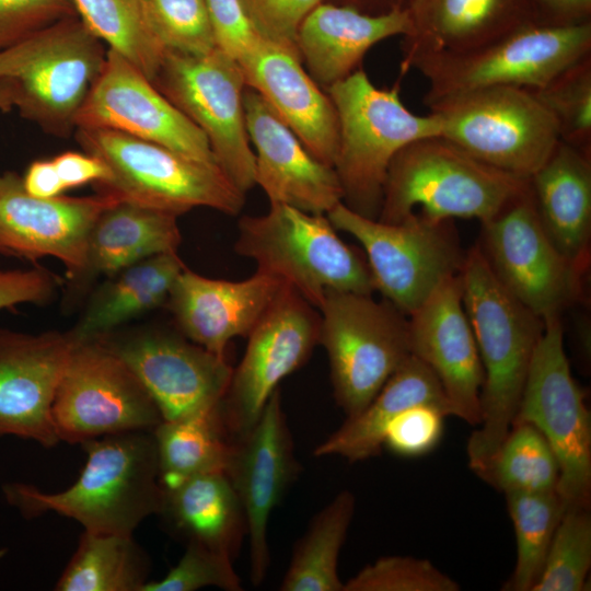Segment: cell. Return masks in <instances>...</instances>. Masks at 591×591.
I'll return each instance as SVG.
<instances>
[{"label":"cell","instance_id":"6da1fadb","mask_svg":"<svg viewBox=\"0 0 591 591\" xmlns=\"http://www.w3.org/2000/svg\"><path fill=\"white\" fill-rule=\"evenodd\" d=\"M460 276L484 370L479 428L466 448L474 470L493 455L512 426L545 322L500 283L478 246L465 254Z\"/></svg>","mask_w":591,"mask_h":591},{"label":"cell","instance_id":"7a4b0ae2","mask_svg":"<svg viewBox=\"0 0 591 591\" xmlns=\"http://www.w3.org/2000/svg\"><path fill=\"white\" fill-rule=\"evenodd\" d=\"M86 462L79 478L59 493H43L23 483L3 486L7 501L28 518L56 512L84 531L132 535L163 498L152 431L105 436L81 444Z\"/></svg>","mask_w":591,"mask_h":591},{"label":"cell","instance_id":"3957f363","mask_svg":"<svg viewBox=\"0 0 591 591\" xmlns=\"http://www.w3.org/2000/svg\"><path fill=\"white\" fill-rule=\"evenodd\" d=\"M325 91L338 118L334 169L343 204L378 219L392 160L407 144L440 136V121L432 113H412L399 97L398 85L376 88L361 68Z\"/></svg>","mask_w":591,"mask_h":591},{"label":"cell","instance_id":"277c9868","mask_svg":"<svg viewBox=\"0 0 591 591\" xmlns=\"http://www.w3.org/2000/svg\"><path fill=\"white\" fill-rule=\"evenodd\" d=\"M529 184L470 155L440 136L416 140L392 160L378 220L398 223L419 206L421 216L444 221L498 215Z\"/></svg>","mask_w":591,"mask_h":591},{"label":"cell","instance_id":"5b68a950","mask_svg":"<svg viewBox=\"0 0 591 591\" xmlns=\"http://www.w3.org/2000/svg\"><path fill=\"white\" fill-rule=\"evenodd\" d=\"M234 250L317 310L329 291L375 290L367 260L337 235L326 215L270 204L266 213L239 220Z\"/></svg>","mask_w":591,"mask_h":591},{"label":"cell","instance_id":"8992f818","mask_svg":"<svg viewBox=\"0 0 591 591\" xmlns=\"http://www.w3.org/2000/svg\"><path fill=\"white\" fill-rule=\"evenodd\" d=\"M107 50L79 16L68 18L0 49V80L10 85L22 118L67 138L76 131Z\"/></svg>","mask_w":591,"mask_h":591},{"label":"cell","instance_id":"52a82bcc","mask_svg":"<svg viewBox=\"0 0 591 591\" xmlns=\"http://www.w3.org/2000/svg\"><path fill=\"white\" fill-rule=\"evenodd\" d=\"M74 136L111 172L97 193L176 217L199 207L236 216L244 206L245 194L216 164L108 129L77 128Z\"/></svg>","mask_w":591,"mask_h":591},{"label":"cell","instance_id":"ba28073f","mask_svg":"<svg viewBox=\"0 0 591 591\" xmlns=\"http://www.w3.org/2000/svg\"><path fill=\"white\" fill-rule=\"evenodd\" d=\"M591 54V22L553 26L523 25L493 42L463 51L416 55L402 61L428 82L424 103L494 86L536 90Z\"/></svg>","mask_w":591,"mask_h":591},{"label":"cell","instance_id":"9c48e42d","mask_svg":"<svg viewBox=\"0 0 591 591\" xmlns=\"http://www.w3.org/2000/svg\"><path fill=\"white\" fill-rule=\"evenodd\" d=\"M440 137L475 159L529 179L559 142L557 124L532 90L494 86L427 105Z\"/></svg>","mask_w":591,"mask_h":591},{"label":"cell","instance_id":"30bf717a","mask_svg":"<svg viewBox=\"0 0 591 591\" xmlns=\"http://www.w3.org/2000/svg\"><path fill=\"white\" fill-rule=\"evenodd\" d=\"M318 311L334 396L350 418L412 355L408 320L389 301L355 292H327Z\"/></svg>","mask_w":591,"mask_h":591},{"label":"cell","instance_id":"8fae6325","mask_svg":"<svg viewBox=\"0 0 591 591\" xmlns=\"http://www.w3.org/2000/svg\"><path fill=\"white\" fill-rule=\"evenodd\" d=\"M337 231L364 250L375 290L406 316L447 279L456 276L465 255L450 220L412 213L398 223L363 217L343 202L326 213Z\"/></svg>","mask_w":591,"mask_h":591},{"label":"cell","instance_id":"7c38bea8","mask_svg":"<svg viewBox=\"0 0 591 591\" xmlns=\"http://www.w3.org/2000/svg\"><path fill=\"white\" fill-rule=\"evenodd\" d=\"M545 322L513 422L534 426L559 467L556 491L565 510L591 499V418L564 349L560 317Z\"/></svg>","mask_w":591,"mask_h":591},{"label":"cell","instance_id":"4fadbf2b","mask_svg":"<svg viewBox=\"0 0 591 591\" xmlns=\"http://www.w3.org/2000/svg\"><path fill=\"white\" fill-rule=\"evenodd\" d=\"M154 86L206 136L217 165L244 194L255 184V154L244 114L239 62L218 47L201 55L166 50Z\"/></svg>","mask_w":591,"mask_h":591},{"label":"cell","instance_id":"5bb4252c","mask_svg":"<svg viewBox=\"0 0 591 591\" xmlns=\"http://www.w3.org/2000/svg\"><path fill=\"white\" fill-rule=\"evenodd\" d=\"M59 441L153 431L161 413L131 369L101 339L76 341L51 405Z\"/></svg>","mask_w":591,"mask_h":591},{"label":"cell","instance_id":"9a60e30c","mask_svg":"<svg viewBox=\"0 0 591 591\" xmlns=\"http://www.w3.org/2000/svg\"><path fill=\"white\" fill-rule=\"evenodd\" d=\"M314 309L287 283L247 336L219 407L230 441L256 424L281 380L299 369L318 344L320 314Z\"/></svg>","mask_w":591,"mask_h":591},{"label":"cell","instance_id":"2e32d148","mask_svg":"<svg viewBox=\"0 0 591 591\" xmlns=\"http://www.w3.org/2000/svg\"><path fill=\"white\" fill-rule=\"evenodd\" d=\"M482 225L478 247L500 283L543 321L560 317L580 296L581 274L547 236L530 185Z\"/></svg>","mask_w":591,"mask_h":591},{"label":"cell","instance_id":"e0dca14e","mask_svg":"<svg viewBox=\"0 0 591 591\" xmlns=\"http://www.w3.org/2000/svg\"><path fill=\"white\" fill-rule=\"evenodd\" d=\"M97 339L137 375L163 420L219 409L233 370L225 357L164 329L112 333Z\"/></svg>","mask_w":591,"mask_h":591},{"label":"cell","instance_id":"ac0fdd59","mask_svg":"<svg viewBox=\"0 0 591 591\" xmlns=\"http://www.w3.org/2000/svg\"><path fill=\"white\" fill-rule=\"evenodd\" d=\"M223 473L241 502L250 545V578L263 583L269 568L270 514L299 473L292 437L277 390L256 424L231 441Z\"/></svg>","mask_w":591,"mask_h":591},{"label":"cell","instance_id":"d6986e66","mask_svg":"<svg viewBox=\"0 0 591 591\" xmlns=\"http://www.w3.org/2000/svg\"><path fill=\"white\" fill-rule=\"evenodd\" d=\"M76 126L118 131L217 165L201 130L138 68L111 49Z\"/></svg>","mask_w":591,"mask_h":591},{"label":"cell","instance_id":"ffe728a7","mask_svg":"<svg viewBox=\"0 0 591 591\" xmlns=\"http://www.w3.org/2000/svg\"><path fill=\"white\" fill-rule=\"evenodd\" d=\"M93 196L40 198L23 187L22 176L0 173V253L35 262L50 256L77 280L84 263L90 231L103 210L117 201Z\"/></svg>","mask_w":591,"mask_h":591},{"label":"cell","instance_id":"44dd1931","mask_svg":"<svg viewBox=\"0 0 591 591\" xmlns=\"http://www.w3.org/2000/svg\"><path fill=\"white\" fill-rule=\"evenodd\" d=\"M408 317L410 352L440 381L451 416L478 426L484 370L462 300L460 273Z\"/></svg>","mask_w":591,"mask_h":591},{"label":"cell","instance_id":"7402d4cb","mask_svg":"<svg viewBox=\"0 0 591 591\" xmlns=\"http://www.w3.org/2000/svg\"><path fill=\"white\" fill-rule=\"evenodd\" d=\"M74 344L70 332L0 328V438L28 439L45 448L59 442L51 405Z\"/></svg>","mask_w":591,"mask_h":591},{"label":"cell","instance_id":"603a6c76","mask_svg":"<svg viewBox=\"0 0 591 591\" xmlns=\"http://www.w3.org/2000/svg\"><path fill=\"white\" fill-rule=\"evenodd\" d=\"M244 114L254 144L255 184L270 204L326 215L343 202V188L333 166L317 160L255 90L244 91Z\"/></svg>","mask_w":591,"mask_h":591},{"label":"cell","instance_id":"cb8c5ba5","mask_svg":"<svg viewBox=\"0 0 591 591\" xmlns=\"http://www.w3.org/2000/svg\"><path fill=\"white\" fill-rule=\"evenodd\" d=\"M287 283L257 271L230 281L205 277L187 267L176 278L166 304L179 333L225 357L234 337H247Z\"/></svg>","mask_w":591,"mask_h":591},{"label":"cell","instance_id":"d4e9b609","mask_svg":"<svg viewBox=\"0 0 591 591\" xmlns=\"http://www.w3.org/2000/svg\"><path fill=\"white\" fill-rule=\"evenodd\" d=\"M246 86L255 90L321 162L333 166L338 148V118L327 94L294 51L265 40L237 60Z\"/></svg>","mask_w":591,"mask_h":591},{"label":"cell","instance_id":"484cf974","mask_svg":"<svg viewBox=\"0 0 591 591\" xmlns=\"http://www.w3.org/2000/svg\"><path fill=\"white\" fill-rule=\"evenodd\" d=\"M409 30L405 9L373 15L321 2L300 24L296 47L308 73L326 90L359 69L371 47L393 36L404 37Z\"/></svg>","mask_w":591,"mask_h":591},{"label":"cell","instance_id":"4316f807","mask_svg":"<svg viewBox=\"0 0 591 591\" xmlns=\"http://www.w3.org/2000/svg\"><path fill=\"white\" fill-rule=\"evenodd\" d=\"M403 61L426 53L463 51L537 23V0H408Z\"/></svg>","mask_w":591,"mask_h":591},{"label":"cell","instance_id":"83f0119b","mask_svg":"<svg viewBox=\"0 0 591 591\" xmlns=\"http://www.w3.org/2000/svg\"><path fill=\"white\" fill-rule=\"evenodd\" d=\"M529 185L547 236L582 275L590 255L591 157L559 140Z\"/></svg>","mask_w":591,"mask_h":591},{"label":"cell","instance_id":"f1b7e54d","mask_svg":"<svg viewBox=\"0 0 591 591\" xmlns=\"http://www.w3.org/2000/svg\"><path fill=\"white\" fill-rule=\"evenodd\" d=\"M430 404L451 416L443 387L433 371L410 355L389 378L373 399L320 443L315 456L336 455L349 462L378 455L390 422L405 409Z\"/></svg>","mask_w":591,"mask_h":591},{"label":"cell","instance_id":"f546056e","mask_svg":"<svg viewBox=\"0 0 591 591\" xmlns=\"http://www.w3.org/2000/svg\"><path fill=\"white\" fill-rule=\"evenodd\" d=\"M174 215L117 200L95 220L77 280L106 278L148 257L177 252L182 235Z\"/></svg>","mask_w":591,"mask_h":591},{"label":"cell","instance_id":"4dcf8cb0","mask_svg":"<svg viewBox=\"0 0 591 591\" xmlns=\"http://www.w3.org/2000/svg\"><path fill=\"white\" fill-rule=\"evenodd\" d=\"M158 514L186 543L195 542L231 557L246 534L241 502L223 472L197 475L163 488Z\"/></svg>","mask_w":591,"mask_h":591},{"label":"cell","instance_id":"1f68e13d","mask_svg":"<svg viewBox=\"0 0 591 591\" xmlns=\"http://www.w3.org/2000/svg\"><path fill=\"white\" fill-rule=\"evenodd\" d=\"M185 268L177 252H169L121 269L96 291L70 334L79 343L97 339L166 303L176 278Z\"/></svg>","mask_w":591,"mask_h":591},{"label":"cell","instance_id":"d6a6232c","mask_svg":"<svg viewBox=\"0 0 591 591\" xmlns=\"http://www.w3.org/2000/svg\"><path fill=\"white\" fill-rule=\"evenodd\" d=\"M149 559L132 535L84 531L57 591H141Z\"/></svg>","mask_w":591,"mask_h":591},{"label":"cell","instance_id":"836d02e7","mask_svg":"<svg viewBox=\"0 0 591 591\" xmlns=\"http://www.w3.org/2000/svg\"><path fill=\"white\" fill-rule=\"evenodd\" d=\"M356 499L343 490L312 520L297 542L281 591H344L337 567L340 549L347 536Z\"/></svg>","mask_w":591,"mask_h":591},{"label":"cell","instance_id":"e575fe53","mask_svg":"<svg viewBox=\"0 0 591 591\" xmlns=\"http://www.w3.org/2000/svg\"><path fill=\"white\" fill-rule=\"evenodd\" d=\"M162 488H173L187 478L223 472L231 441L219 409L194 417L162 420L152 431Z\"/></svg>","mask_w":591,"mask_h":591},{"label":"cell","instance_id":"d590c367","mask_svg":"<svg viewBox=\"0 0 591 591\" xmlns=\"http://www.w3.org/2000/svg\"><path fill=\"white\" fill-rule=\"evenodd\" d=\"M503 494L556 489L559 467L543 434L528 422L512 424L493 455L472 470Z\"/></svg>","mask_w":591,"mask_h":591},{"label":"cell","instance_id":"8d00e7d4","mask_svg":"<svg viewBox=\"0 0 591 591\" xmlns=\"http://www.w3.org/2000/svg\"><path fill=\"white\" fill-rule=\"evenodd\" d=\"M72 1L79 19L108 49L154 79L166 50L150 30L139 0Z\"/></svg>","mask_w":591,"mask_h":591},{"label":"cell","instance_id":"74e56055","mask_svg":"<svg viewBox=\"0 0 591 591\" xmlns=\"http://www.w3.org/2000/svg\"><path fill=\"white\" fill-rule=\"evenodd\" d=\"M505 495L515 534L517 561L503 590L532 591L565 507L556 489Z\"/></svg>","mask_w":591,"mask_h":591},{"label":"cell","instance_id":"f35d334b","mask_svg":"<svg viewBox=\"0 0 591 591\" xmlns=\"http://www.w3.org/2000/svg\"><path fill=\"white\" fill-rule=\"evenodd\" d=\"M532 91L554 117L560 140L591 157V54Z\"/></svg>","mask_w":591,"mask_h":591},{"label":"cell","instance_id":"ab89813d","mask_svg":"<svg viewBox=\"0 0 591 591\" xmlns=\"http://www.w3.org/2000/svg\"><path fill=\"white\" fill-rule=\"evenodd\" d=\"M591 567L589 507L565 510L532 591H581Z\"/></svg>","mask_w":591,"mask_h":591},{"label":"cell","instance_id":"60d3db41","mask_svg":"<svg viewBox=\"0 0 591 591\" xmlns=\"http://www.w3.org/2000/svg\"><path fill=\"white\" fill-rule=\"evenodd\" d=\"M147 23L165 50L201 55L216 48L205 0H139Z\"/></svg>","mask_w":591,"mask_h":591},{"label":"cell","instance_id":"b9f144b4","mask_svg":"<svg viewBox=\"0 0 591 591\" xmlns=\"http://www.w3.org/2000/svg\"><path fill=\"white\" fill-rule=\"evenodd\" d=\"M460 584L431 561L410 556H385L367 565L344 591H459Z\"/></svg>","mask_w":591,"mask_h":591},{"label":"cell","instance_id":"7bdbcfd3","mask_svg":"<svg viewBox=\"0 0 591 591\" xmlns=\"http://www.w3.org/2000/svg\"><path fill=\"white\" fill-rule=\"evenodd\" d=\"M206 587L242 590L230 555L188 542L182 558L167 575L158 581L149 580L141 591H194Z\"/></svg>","mask_w":591,"mask_h":591},{"label":"cell","instance_id":"ee69618b","mask_svg":"<svg viewBox=\"0 0 591 591\" xmlns=\"http://www.w3.org/2000/svg\"><path fill=\"white\" fill-rule=\"evenodd\" d=\"M447 416L437 406L414 405L390 422L384 432L383 447L398 456H422L438 445Z\"/></svg>","mask_w":591,"mask_h":591},{"label":"cell","instance_id":"f6af8a7d","mask_svg":"<svg viewBox=\"0 0 591 591\" xmlns=\"http://www.w3.org/2000/svg\"><path fill=\"white\" fill-rule=\"evenodd\" d=\"M73 16L72 0H0V49Z\"/></svg>","mask_w":591,"mask_h":591},{"label":"cell","instance_id":"bcb514c9","mask_svg":"<svg viewBox=\"0 0 591 591\" xmlns=\"http://www.w3.org/2000/svg\"><path fill=\"white\" fill-rule=\"evenodd\" d=\"M240 2L254 30L263 39L298 54L296 38L299 26L323 0H240Z\"/></svg>","mask_w":591,"mask_h":591},{"label":"cell","instance_id":"7dc6e473","mask_svg":"<svg viewBox=\"0 0 591 591\" xmlns=\"http://www.w3.org/2000/svg\"><path fill=\"white\" fill-rule=\"evenodd\" d=\"M216 47L240 60L260 39L240 0H205Z\"/></svg>","mask_w":591,"mask_h":591},{"label":"cell","instance_id":"c3c4849f","mask_svg":"<svg viewBox=\"0 0 591 591\" xmlns=\"http://www.w3.org/2000/svg\"><path fill=\"white\" fill-rule=\"evenodd\" d=\"M57 287L58 278L44 267L0 268V310L24 303H46Z\"/></svg>","mask_w":591,"mask_h":591},{"label":"cell","instance_id":"681fc988","mask_svg":"<svg viewBox=\"0 0 591 591\" xmlns=\"http://www.w3.org/2000/svg\"><path fill=\"white\" fill-rule=\"evenodd\" d=\"M53 162L66 190L89 183H103L111 177L105 163L88 152L65 151L53 158Z\"/></svg>","mask_w":591,"mask_h":591},{"label":"cell","instance_id":"f907efd6","mask_svg":"<svg viewBox=\"0 0 591 591\" xmlns=\"http://www.w3.org/2000/svg\"><path fill=\"white\" fill-rule=\"evenodd\" d=\"M591 22V0H537V23L570 26Z\"/></svg>","mask_w":591,"mask_h":591},{"label":"cell","instance_id":"816d5d0a","mask_svg":"<svg viewBox=\"0 0 591 591\" xmlns=\"http://www.w3.org/2000/svg\"><path fill=\"white\" fill-rule=\"evenodd\" d=\"M24 189L32 196L51 198L66 190L51 160L32 162L22 176Z\"/></svg>","mask_w":591,"mask_h":591},{"label":"cell","instance_id":"f5cc1de1","mask_svg":"<svg viewBox=\"0 0 591 591\" xmlns=\"http://www.w3.org/2000/svg\"><path fill=\"white\" fill-rule=\"evenodd\" d=\"M333 4L348 7L367 14H385L405 9L408 0H323Z\"/></svg>","mask_w":591,"mask_h":591},{"label":"cell","instance_id":"db71d44e","mask_svg":"<svg viewBox=\"0 0 591 591\" xmlns=\"http://www.w3.org/2000/svg\"><path fill=\"white\" fill-rule=\"evenodd\" d=\"M13 109V93L10 85L0 80V111L9 112Z\"/></svg>","mask_w":591,"mask_h":591}]
</instances>
